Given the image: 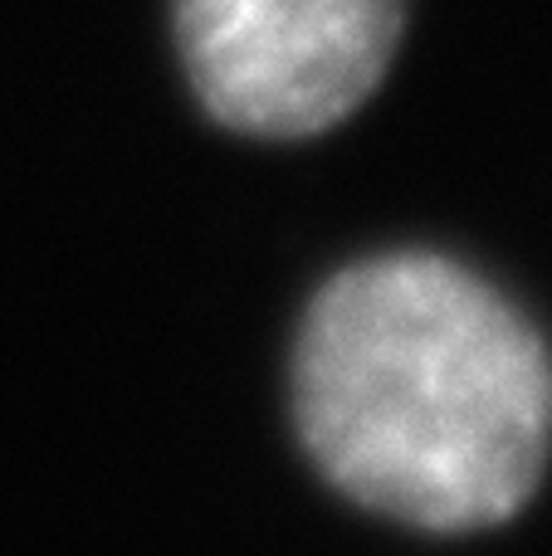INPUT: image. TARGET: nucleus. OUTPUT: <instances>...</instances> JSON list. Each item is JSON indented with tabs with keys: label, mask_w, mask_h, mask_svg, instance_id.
<instances>
[{
	"label": "nucleus",
	"mask_w": 552,
	"mask_h": 556,
	"mask_svg": "<svg viewBox=\"0 0 552 556\" xmlns=\"http://www.w3.org/2000/svg\"><path fill=\"white\" fill-rule=\"evenodd\" d=\"M406 0H176V49L215 123L313 137L372 98Z\"/></svg>",
	"instance_id": "f03ea898"
},
{
	"label": "nucleus",
	"mask_w": 552,
	"mask_h": 556,
	"mask_svg": "<svg viewBox=\"0 0 552 556\" xmlns=\"http://www.w3.org/2000/svg\"><path fill=\"white\" fill-rule=\"evenodd\" d=\"M293 420L333 489L426 532H479L534 498L552 362L524 313L440 254L352 264L293 346Z\"/></svg>",
	"instance_id": "f257e3e1"
}]
</instances>
